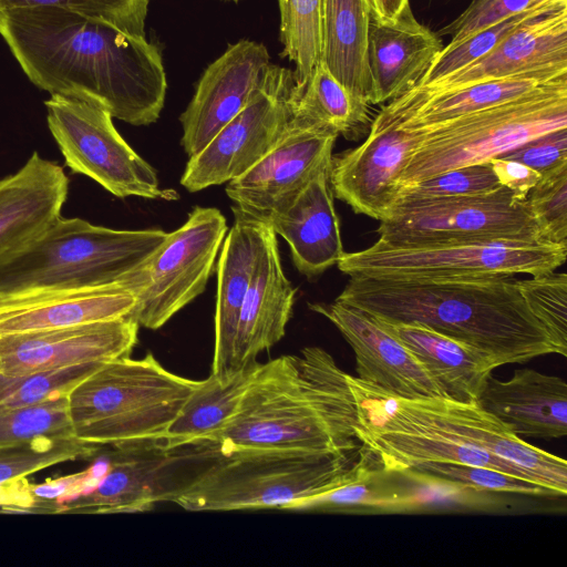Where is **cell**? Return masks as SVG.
Returning a JSON list of instances; mask_svg holds the SVG:
<instances>
[{
	"instance_id": "obj_21",
	"label": "cell",
	"mask_w": 567,
	"mask_h": 567,
	"mask_svg": "<svg viewBox=\"0 0 567 567\" xmlns=\"http://www.w3.org/2000/svg\"><path fill=\"white\" fill-rule=\"evenodd\" d=\"M329 169L321 168L289 203L261 219L288 243L296 268L308 278L344 254Z\"/></svg>"
},
{
	"instance_id": "obj_2",
	"label": "cell",
	"mask_w": 567,
	"mask_h": 567,
	"mask_svg": "<svg viewBox=\"0 0 567 567\" xmlns=\"http://www.w3.org/2000/svg\"><path fill=\"white\" fill-rule=\"evenodd\" d=\"M337 301L392 322H416L474 347L497 367L556 353L513 275L431 279L350 277Z\"/></svg>"
},
{
	"instance_id": "obj_42",
	"label": "cell",
	"mask_w": 567,
	"mask_h": 567,
	"mask_svg": "<svg viewBox=\"0 0 567 567\" xmlns=\"http://www.w3.org/2000/svg\"><path fill=\"white\" fill-rule=\"evenodd\" d=\"M502 185L489 162L445 171L400 189L399 199H429L482 194Z\"/></svg>"
},
{
	"instance_id": "obj_1",
	"label": "cell",
	"mask_w": 567,
	"mask_h": 567,
	"mask_svg": "<svg viewBox=\"0 0 567 567\" xmlns=\"http://www.w3.org/2000/svg\"><path fill=\"white\" fill-rule=\"evenodd\" d=\"M0 35L39 89L99 104L134 126L158 120L166 73L145 35L58 7L0 12Z\"/></svg>"
},
{
	"instance_id": "obj_22",
	"label": "cell",
	"mask_w": 567,
	"mask_h": 567,
	"mask_svg": "<svg viewBox=\"0 0 567 567\" xmlns=\"http://www.w3.org/2000/svg\"><path fill=\"white\" fill-rule=\"evenodd\" d=\"M296 292L281 266L277 235L265 221L261 245L238 319L235 371L256 362L260 352L282 339Z\"/></svg>"
},
{
	"instance_id": "obj_38",
	"label": "cell",
	"mask_w": 567,
	"mask_h": 567,
	"mask_svg": "<svg viewBox=\"0 0 567 567\" xmlns=\"http://www.w3.org/2000/svg\"><path fill=\"white\" fill-rule=\"evenodd\" d=\"M43 437H74L68 396L0 412V446Z\"/></svg>"
},
{
	"instance_id": "obj_48",
	"label": "cell",
	"mask_w": 567,
	"mask_h": 567,
	"mask_svg": "<svg viewBox=\"0 0 567 567\" xmlns=\"http://www.w3.org/2000/svg\"><path fill=\"white\" fill-rule=\"evenodd\" d=\"M221 1H233V2H238L239 0H221Z\"/></svg>"
},
{
	"instance_id": "obj_19",
	"label": "cell",
	"mask_w": 567,
	"mask_h": 567,
	"mask_svg": "<svg viewBox=\"0 0 567 567\" xmlns=\"http://www.w3.org/2000/svg\"><path fill=\"white\" fill-rule=\"evenodd\" d=\"M342 334L355 355L358 379L402 399L443 398L417 359L370 313L334 300L309 303Z\"/></svg>"
},
{
	"instance_id": "obj_25",
	"label": "cell",
	"mask_w": 567,
	"mask_h": 567,
	"mask_svg": "<svg viewBox=\"0 0 567 567\" xmlns=\"http://www.w3.org/2000/svg\"><path fill=\"white\" fill-rule=\"evenodd\" d=\"M234 224L228 229L217 261L213 374L234 370V346L240 310L262 240L265 221L233 206Z\"/></svg>"
},
{
	"instance_id": "obj_44",
	"label": "cell",
	"mask_w": 567,
	"mask_h": 567,
	"mask_svg": "<svg viewBox=\"0 0 567 567\" xmlns=\"http://www.w3.org/2000/svg\"><path fill=\"white\" fill-rule=\"evenodd\" d=\"M553 3H567V0H473L437 34L449 35V43H455L507 18Z\"/></svg>"
},
{
	"instance_id": "obj_39",
	"label": "cell",
	"mask_w": 567,
	"mask_h": 567,
	"mask_svg": "<svg viewBox=\"0 0 567 567\" xmlns=\"http://www.w3.org/2000/svg\"><path fill=\"white\" fill-rule=\"evenodd\" d=\"M517 286L532 313L543 324L556 353L567 355V275L548 271L518 279Z\"/></svg>"
},
{
	"instance_id": "obj_41",
	"label": "cell",
	"mask_w": 567,
	"mask_h": 567,
	"mask_svg": "<svg viewBox=\"0 0 567 567\" xmlns=\"http://www.w3.org/2000/svg\"><path fill=\"white\" fill-rule=\"evenodd\" d=\"M150 0H0V12L33 7H58L109 23L134 35H145Z\"/></svg>"
},
{
	"instance_id": "obj_35",
	"label": "cell",
	"mask_w": 567,
	"mask_h": 567,
	"mask_svg": "<svg viewBox=\"0 0 567 567\" xmlns=\"http://www.w3.org/2000/svg\"><path fill=\"white\" fill-rule=\"evenodd\" d=\"M561 7H567V3H553L534 8L480 30L458 42L449 43L434 59L417 86H430L465 69L488 54L503 39L523 23Z\"/></svg>"
},
{
	"instance_id": "obj_24",
	"label": "cell",
	"mask_w": 567,
	"mask_h": 567,
	"mask_svg": "<svg viewBox=\"0 0 567 567\" xmlns=\"http://www.w3.org/2000/svg\"><path fill=\"white\" fill-rule=\"evenodd\" d=\"M477 404L518 437L559 439L567 434V383L533 369L501 381L492 374Z\"/></svg>"
},
{
	"instance_id": "obj_37",
	"label": "cell",
	"mask_w": 567,
	"mask_h": 567,
	"mask_svg": "<svg viewBox=\"0 0 567 567\" xmlns=\"http://www.w3.org/2000/svg\"><path fill=\"white\" fill-rule=\"evenodd\" d=\"M103 363H86L18 375L0 374V412L68 396Z\"/></svg>"
},
{
	"instance_id": "obj_7",
	"label": "cell",
	"mask_w": 567,
	"mask_h": 567,
	"mask_svg": "<svg viewBox=\"0 0 567 567\" xmlns=\"http://www.w3.org/2000/svg\"><path fill=\"white\" fill-rule=\"evenodd\" d=\"M419 126L423 138L403 169L400 189L449 169L489 162L567 128V75L498 105Z\"/></svg>"
},
{
	"instance_id": "obj_16",
	"label": "cell",
	"mask_w": 567,
	"mask_h": 567,
	"mask_svg": "<svg viewBox=\"0 0 567 567\" xmlns=\"http://www.w3.org/2000/svg\"><path fill=\"white\" fill-rule=\"evenodd\" d=\"M130 316L0 336V374L18 375L130 357L138 341Z\"/></svg>"
},
{
	"instance_id": "obj_32",
	"label": "cell",
	"mask_w": 567,
	"mask_h": 567,
	"mask_svg": "<svg viewBox=\"0 0 567 567\" xmlns=\"http://www.w3.org/2000/svg\"><path fill=\"white\" fill-rule=\"evenodd\" d=\"M257 363L224 377L210 373L200 380L171 423L165 444L213 443L236 414Z\"/></svg>"
},
{
	"instance_id": "obj_20",
	"label": "cell",
	"mask_w": 567,
	"mask_h": 567,
	"mask_svg": "<svg viewBox=\"0 0 567 567\" xmlns=\"http://www.w3.org/2000/svg\"><path fill=\"white\" fill-rule=\"evenodd\" d=\"M563 75H567V7L523 23L485 56L422 87L440 91L492 80Z\"/></svg>"
},
{
	"instance_id": "obj_10",
	"label": "cell",
	"mask_w": 567,
	"mask_h": 567,
	"mask_svg": "<svg viewBox=\"0 0 567 567\" xmlns=\"http://www.w3.org/2000/svg\"><path fill=\"white\" fill-rule=\"evenodd\" d=\"M221 455L210 442L167 446L164 441L112 445L106 470L89 489L56 503V513H133L174 502Z\"/></svg>"
},
{
	"instance_id": "obj_33",
	"label": "cell",
	"mask_w": 567,
	"mask_h": 567,
	"mask_svg": "<svg viewBox=\"0 0 567 567\" xmlns=\"http://www.w3.org/2000/svg\"><path fill=\"white\" fill-rule=\"evenodd\" d=\"M370 104L351 94L319 61L296 96L290 128H320L357 140L370 123Z\"/></svg>"
},
{
	"instance_id": "obj_17",
	"label": "cell",
	"mask_w": 567,
	"mask_h": 567,
	"mask_svg": "<svg viewBox=\"0 0 567 567\" xmlns=\"http://www.w3.org/2000/svg\"><path fill=\"white\" fill-rule=\"evenodd\" d=\"M270 63L264 43L243 39L205 69L179 116L181 143L188 157L202 151L250 102Z\"/></svg>"
},
{
	"instance_id": "obj_3",
	"label": "cell",
	"mask_w": 567,
	"mask_h": 567,
	"mask_svg": "<svg viewBox=\"0 0 567 567\" xmlns=\"http://www.w3.org/2000/svg\"><path fill=\"white\" fill-rule=\"evenodd\" d=\"M347 375L319 347L258 362L236 414L213 443L223 455L357 451L358 412Z\"/></svg>"
},
{
	"instance_id": "obj_14",
	"label": "cell",
	"mask_w": 567,
	"mask_h": 567,
	"mask_svg": "<svg viewBox=\"0 0 567 567\" xmlns=\"http://www.w3.org/2000/svg\"><path fill=\"white\" fill-rule=\"evenodd\" d=\"M295 97L292 70L270 63L250 102L189 157L181 185L194 193L247 172L287 132Z\"/></svg>"
},
{
	"instance_id": "obj_18",
	"label": "cell",
	"mask_w": 567,
	"mask_h": 567,
	"mask_svg": "<svg viewBox=\"0 0 567 567\" xmlns=\"http://www.w3.org/2000/svg\"><path fill=\"white\" fill-rule=\"evenodd\" d=\"M339 134L330 130L290 128L252 167L226 185L234 206L259 219L289 203L330 165Z\"/></svg>"
},
{
	"instance_id": "obj_6",
	"label": "cell",
	"mask_w": 567,
	"mask_h": 567,
	"mask_svg": "<svg viewBox=\"0 0 567 567\" xmlns=\"http://www.w3.org/2000/svg\"><path fill=\"white\" fill-rule=\"evenodd\" d=\"M360 424L384 432L415 433L491 453L527 472L535 481L567 495V462L533 446L477 403L443 398L402 399L347 375Z\"/></svg>"
},
{
	"instance_id": "obj_40",
	"label": "cell",
	"mask_w": 567,
	"mask_h": 567,
	"mask_svg": "<svg viewBox=\"0 0 567 567\" xmlns=\"http://www.w3.org/2000/svg\"><path fill=\"white\" fill-rule=\"evenodd\" d=\"M408 470L483 492L564 497L535 482L485 466L452 462H423L412 465Z\"/></svg>"
},
{
	"instance_id": "obj_28",
	"label": "cell",
	"mask_w": 567,
	"mask_h": 567,
	"mask_svg": "<svg viewBox=\"0 0 567 567\" xmlns=\"http://www.w3.org/2000/svg\"><path fill=\"white\" fill-rule=\"evenodd\" d=\"M375 319L417 359L443 399L477 403L487 378L497 368L488 355L421 323Z\"/></svg>"
},
{
	"instance_id": "obj_5",
	"label": "cell",
	"mask_w": 567,
	"mask_h": 567,
	"mask_svg": "<svg viewBox=\"0 0 567 567\" xmlns=\"http://www.w3.org/2000/svg\"><path fill=\"white\" fill-rule=\"evenodd\" d=\"M199 382L168 371L152 353L107 361L68 394L73 436L99 446L164 441Z\"/></svg>"
},
{
	"instance_id": "obj_13",
	"label": "cell",
	"mask_w": 567,
	"mask_h": 567,
	"mask_svg": "<svg viewBox=\"0 0 567 567\" xmlns=\"http://www.w3.org/2000/svg\"><path fill=\"white\" fill-rule=\"evenodd\" d=\"M379 239L417 244L466 239L546 240L527 198L501 186L494 190L429 199H399L392 215L381 220Z\"/></svg>"
},
{
	"instance_id": "obj_15",
	"label": "cell",
	"mask_w": 567,
	"mask_h": 567,
	"mask_svg": "<svg viewBox=\"0 0 567 567\" xmlns=\"http://www.w3.org/2000/svg\"><path fill=\"white\" fill-rule=\"evenodd\" d=\"M423 128L383 106L362 144L332 155L333 196L357 214L388 219L400 198V178L423 138Z\"/></svg>"
},
{
	"instance_id": "obj_27",
	"label": "cell",
	"mask_w": 567,
	"mask_h": 567,
	"mask_svg": "<svg viewBox=\"0 0 567 567\" xmlns=\"http://www.w3.org/2000/svg\"><path fill=\"white\" fill-rule=\"evenodd\" d=\"M69 179L62 167L34 152L0 179V258L19 248L61 215Z\"/></svg>"
},
{
	"instance_id": "obj_23",
	"label": "cell",
	"mask_w": 567,
	"mask_h": 567,
	"mask_svg": "<svg viewBox=\"0 0 567 567\" xmlns=\"http://www.w3.org/2000/svg\"><path fill=\"white\" fill-rule=\"evenodd\" d=\"M442 49L439 34L420 23L410 6L391 21L372 16L368 42L371 104L392 101L417 86Z\"/></svg>"
},
{
	"instance_id": "obj_45",
	"label": "cell",
	"mask_w": 567,
	"mask_h": 567,
	"mask_svg": "<svg viewBox=\"0 0 567 567\" xmlns=\"http://www.w3.org/2000/svg\"><path fill=\"white\" fill-rule=\"evenodd\" d=\"M514 159L540 175L567 165V128L536 137L501 156Z\"/></svg>"
},
{
	"instance_id": "obj_30",
	"label": "cell",
	"mask_w": 567,
	"mask_h": 567,
	"mask_svg": "<svg viewBox=\"0 0 567 567\" xmlns=\"http://www.w3.org/2000/svg\"><path fill=\"white\" fill-rule=\"evenodd\" d=\"M286 511L341 514H410L396 471L382 467L361 444L350 474L338 485L292 502Z\"/></svg>"
},
{
	"instance_id": "obj_11",
	"label": "cell",
	"mask_w": 567,
	"mask_h": 567,
	"mask_svg": "<svg viewBox=\"0 0 567 567\" xmlns=\"http://www.w3.org/2000/svg\"><path fill=\"white\" fill-rule=\"evenodd\" d=\"M227 231L219 209L195 206L154 255L120 281L136 298L128 316L156 330L203 293Z\"/></svg>"
},
{
	"instance_id": "obj_26",
	"label": "cell",
	"mask_w": 567,
	"mask_h": 567,
	"mask_svg": "<svg viewBox=\"0 0 567 567\" xmlns=\"http://www.w3.org/2000/svg\"><path fill=\"white\" fill-rule=\"evenodd\" d=\"M136 298L122 284L0 299V336L127 317Z\"/></svg>"
},
{
	"instance_id": "obj_29",
	"label": "cell",
	"mask_w": 567,
	"mask_h": 567,
	"mask_svg": "<svg viewBox=\"0 0 567 567\" xmlns=\"http://www.w3.org/2000/svg\"><path fill=\"white\" fill-rule=\"evenodd\" d=\"M370 0H323L320 61L354 96H373L368 59Z\"/></svg>"
},
{
	"instance_id": "obj_43",
	"label": "cell",
	"mask_w": 567,
	"mask_h": 567,
	"mask_svg": "<svg viewBox=\"0 0 567 567\" xmlns=\"http://www.w3.org/2000/svg\"><path fill=\"white\" fill-rule=\"evenodd\" d=\"M542 237L567 243V165L542 175L527 196Z\"/></svg>"
},
{
	"instance_id": "obj_31",
	"label": "cell",
	"mask_w": 567,
	"mask_h": 567,
	"mask_svg": "<svg viewBox=\"0 0 567 567\" xmlns=\"http://www.w3.org/2000/svg\"><path fill=\"white\" fill-rule=\"evenodd\" d=\"M553 80L519 76L440 91L415 86L385 107L409 123L429 125L514 100Z\"/></svg>"
},
{
	"instance_id": "obj_4",
	"label": "cell",
	"mask_w": 567,
	"mask_h": 567,
	"mask_svg": "<svg viewBox=\"0 0 567 567\" xmlns=\"http://www.w3.org/2000/svg\"><path fill=\"white\" fill-rule=\"evenodd\" d=\"M167 236L159 228L118 230L60 215L0 258V299L118 284Z\"/></svg>"
},
{
	"instance_id": "obj_36",
	"label": "cell",
	"mask_w": 567,
	"mask_h": 567,
	"mask_svg": "<svg viewBox=\"0 0 567 567\" xmlns=\"http://www.w3.org/2000/svg\"><path fill=\"white\" fill-rule=\"evenodd\" d=\"M100 447L75 437H43L0 446V485L24 478L52 465L89 458Z\"/></svg>"
},
{
	"instance_id": "obj_9",
	"label": "cell",
	"mask_w": 567,
	"mask_h": 567,
	"mask_svg": "<svg viewBox=\"0 0 567 567\" xmlns=\"http://www.w3.org/2000/svg\"><path fill=\"white\" fill-rule=\"evenodd\" d=\"M567 257V243L524 239H466L371 246L344 252L339 270L349 277L431 279L554 271Z\"/></svg>"
},
{
	"instance_id": "obj_8",
	"label": "cell",
	"mask_w": 567,
	"mask_h": 567,
	"mask_svg": "<svg viewBox=\"0 0 567 567\" xmlns=\"http://www.w3.org/2000/svg\"><path fill=\"white\" fill-rule=\"evenodd\" d=\"M360 447L341 454L239 451L220 455L173 503L192 512L285 509L341 483Z\"/></svg>"
},
{
	"instance_id": "obj_12",
	"label": "cell",
	"mask_w": 567,
	"mask_h": 567,
	"mask_svg": "<svg viewBox=\"0 0 567 567\" xmlns=\"http://www.w3.org/2000/svg\"><path fill=\"white\" fill-rule=\"evenodd\" d=\"M49 130L66 166L116 197L174 199L159 187L155 169L116 131L103 106L60 94L44 102Z\"/></svg>"
},
{
	"instance_id": "obj_47",
	"label": "cell",
	"mask_w": 567,
	"mask_h": 567,
	"mask_svg": "<svg viewBox=\"0 0 567 567\" xmlns=\"http://www.w3.org/2000/svg\"><path fill=\"white\" fill-rule=\"evenodd\" d=\"M372 16L383 21L396 19L410 6V0H370Z\"/></svg>"
},
{
	"instance_id": "obj_34",
	"label": "cell",
	"mask_w": 567,
	"mask_h": 567,
	"mask_svg": "<svg viewBox=\"0 0 567 567\" xmlns=\"http://www.w3.org/2000/svg\"><path fill=\"white\" fill-rule=\"evenodd\" d=\"M322 4L323 0H278L281 56L295 64L296 96L320 61Z\"/></svg>"
},
{
	"instance_id": "obj_46",
	"label": "cell",
	"mask_w": 567,
	"mask_h": 567,
	"mask_svg": "<svg viewBox=\"0 0 567 567\" xmlns=\"http://www.w3.org/2000/svg\"><path fill=\"white\" fill-rule=\"evenodd\" d=\"M489 163L502 186L512 190L519 199H526L542 175L533 168L514 159L495 157Z\"/></svg>"
}]
</instances>
